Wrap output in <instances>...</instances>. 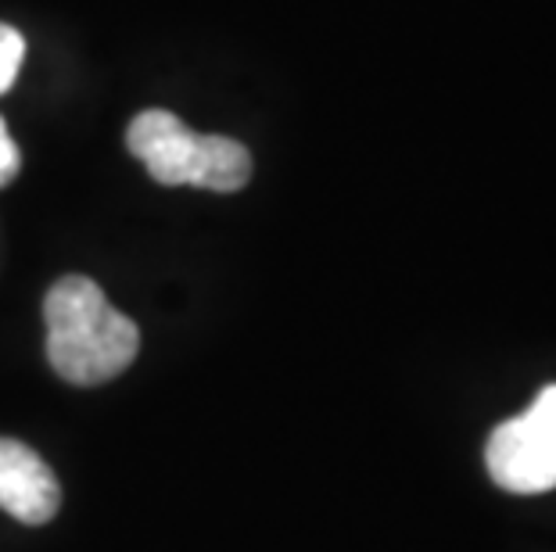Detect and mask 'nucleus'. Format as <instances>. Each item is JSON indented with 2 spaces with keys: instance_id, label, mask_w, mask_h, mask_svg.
I'll use <instances>...</instances> for the list:
<instances>
[{
  "instance_id": "1",
  "label": "nucleus",
  "mask_w": 556,
  "mask_h": 552,
  "mask_svg": "<svg viewBox=\"0 0 556 552\" xmlns=\"http://www.w3.org/2000/svg\"><path fill=\"white\" fill-rule=\"evenodd\" d=\"M47 359L58 377L98 387L129 367L140 351L137 323L104 298L90 277H65L47 291Z\"/></svg>"
},
{
  "instance_id": "2",
  "label": "nucleus",
  "mask_w": 556,
  "mask_h": 552,
  "mask_svg": "<svg viewBox=\"0 0 556 552\" xmlns=\"http://www.w3.org/2000/svg\"><path fill=\"white\" fill-rule=\"evenodd\" d=\"M129 155L144 162L151 180L165 187H205V191H241L252 180V155L244 144L216 133H194L173 112H140L126 129Z\"/></svg>"
},
{
  "instance_id": "3",
  "label": "nucleus",
  "mask_w": 556,
  "mask_h": 552,
  "mask_svg": "<svg viewBox=\"0 0 556 552\" xmlns=\"http://www.w3.org/2000/svg\"><path fill=\"white\" fill-rule=\"evenodd\" d=\"M484 463L500 488L514 496H539L556 488V384L542 387L525 416L492 431Z\"/></svg>"
},
{
  "instance_id": "4",
  "label": "nucleus",
  "mask_w": 556,
  "mask_h": 552,
  "mask_svg": "<svg viewBox=\"0 0 556 552\" xmlns=\"http://www.w3.org/2000/svg\"><path fill=\"white\" fill-rule=\"evenodd\" d=\"M62 506V488L26 441L0 438V510L22 524H47Z\"/></svg>"
},
{
  "instance_id": "5",
  "label": "nucleus",
  "mask_w": 556,
  "mask_h": 552,
  "mask_svg": "<svg viewBox=\"0 0 556 552\" xmlns=\"http://www.w3.org/2000/svg\"><path fill=\"white\" fill-rule=\"evenodd\" d=\"M22 57H26V40H22V33L0 22V93H8L11 84H15Z\"/></svg>"
},
{
  "instance_id": "6",
  "label": "nucleus",
  "mask_w": 556,
  "mask_h": 552,
  "mask_svg": "<svg viewBox=\"0 0 556 552\" xmlns=\"http://www.w3.org/2000/svg\"><path fill=\"white\" fill-rule=\"evenodd\" d=\"M18 169H22L18 147H15V140H11L4 119H0V187H8L11 180H15Z\"/></svg>"
}]
</instances>
